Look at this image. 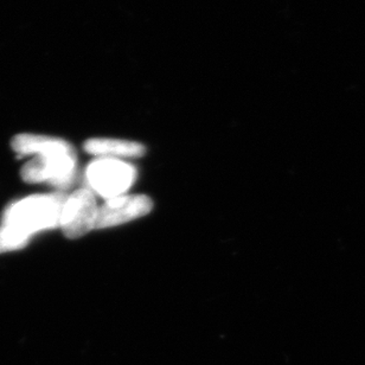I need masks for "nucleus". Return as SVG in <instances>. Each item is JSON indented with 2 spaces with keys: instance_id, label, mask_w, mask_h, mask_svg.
I'll return each instance as SVG.
<instances>
[{
  "instance_id": "obj_6",
  "label": "nucleus",
  "mask_w": 365,
  "mask_h": 365,
  "mask_svg": "<svg viewBox=\"0 0 365 365\" xmlns=\"http://www.w3.org/2000/svg\"><path fill=\"white\" fill-rule=\"evenodd\" d=\"M85 151L100 158H138L145 155L146 148L137 141L94 138L86 141Z\"/></svg>"
},
{
  "instance_id": "obj_3",
  "label": "nucleus",
  "mask_w": 365,
  "mask_h": 365,
  "mask_svg": "<svg viewBox=\"0 0 365 365\" xmlns=\"http://www.w3.org/2000/svg\"><path fill=\"white\" fill-rule=\"evenodd\" d=\"M86 180L91 191L110 200L123 196L137 180V170L120 159L98 158L86 170Z\"/></svg>"
},
{
  "instance_id": "obj_2",
  "label": "nucleus",
  "mask_w": 365,
  "mask_h": 365,
  "mask_svg": "<svg viewBox=\"0 0 365 365\" xmlns=\"http://www.w3.org/2000/svg\"><path fill=\"white\" fill-rule=\"evenodd\" d=\"M78 175V158L74 148L64 140L60 146L25 164L21 178L28 182H48L58 189L71 187Z\"/></svg>"
},
{
  "instance_id": "obj_5",
  "label": "nucleus",
  "mask_w": 365,
  "mask_h": 365,
  "mask_svg": "<svg viewBox=\"0 0 365 365\" xmlns=\"http://www.w3.org/2000/svg\"><path fill=\"white\" fill-rule=\"evenodd\" d=\"M153 202L146 195H123L98 207L95 229L112 228L150 214Z\"/></svg>"
},
{
  "instance_id": "obj_4",
  "label": "nucleus",
  "mask_w": 365,
  "mask_h": 365,
  "mask_svg": "<svg viewBox=\"0 0 365 365\" xmlns=\"http://www.w3.org/2000/svg\"><path fill=\"white\" fill-rule=\"evenodd\" d=\"M98 203L91 190L80 189L68 196L61 216L60 228L68 239L75 240L95 229Z\"/></svg>"
},
{
  "instance_id": "obj_7",
  "label": "nucleus",
  "mask_w": 365,
  "mask_h": 365,
  "mask_svg": "<svg viewBox=\"0 0 365 365\" xmlns=\"http://www.w3.org/2000/svg\"><path fill=\"white\" fill-rule=\"evenodd\" d=\"M30 237L16 232L6 225L0 227V254L21 250L28 245Z\"/></svg>"
},
{
  "instance_id": "obj_1",
  "label": "nucleus",
  "mask_w": 365,
  "mask_h": 365,
  "mask_svg": "<svg viewBox=\"0 0 365 365\" xmlns=\"http://www.w3.org/2000/svg\"><path fill=\"white\" fill-rule=\"evenodd\" d=\"M68 196L62 192L36 195L11 204L3 216V225L23 235L60 227L61 216Z\"/></svg>"
}]
</instances>
